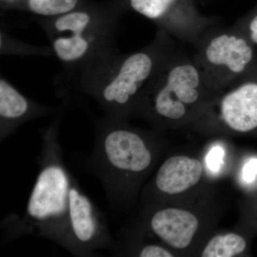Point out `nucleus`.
<instances>
[{
  "label": "nucleus",
  "instance_id": "nucleus-1",
  "mask_svg": "<svg viewBox=\"0 0 257 257\" xmlns=\"http://www.w3.org/2000/svg\"><path fill=\"white\" fill-rule=\"evenodd\" d=\"M60 113L42 134L40 171L23 216L3 221L4 237L13 241L25 235L46 238L62 246L68 221L69 194L73 177L64 165L58 140Z\"/></svg>",
  "mask_w": 257,
  "mask_h": 257
},
{
  "label": "nucleus",
  "instance_id": "nucleus-2",
  "mask_svg": "<svg viewBox=\"0 0 257 257\" xmlns=\"http://www.w3.org/2000/svg\"><path fill=\"white\" fill-rule=\"evenodd\" d=\"M170 49L162 36L150 46L124 56L114 53L83 76L82 90L92 96L104 117L124 121L135 111Z\"/></svg>",
  "mask_w": 257,
  "mask_h": 257
},
{
  "label": "nucleus",
  "instance_id": "nucleus-3",
  "mask_svg": "<svg viewBox=\"0 0 257 257\" xmlns=\"http://www.w3.org/2000/svg\"><path fill=\"white\" fill-rule=\"evenodd\" d=\"M153 161L147 138L124 121L104 117L96 123L94 148L86 168L100 181L111 207L124 203Z\"/></svg>",
  "mask_w": 257,
  "mask_h": 257
},
{
  "label": "nucleus",
  "instance_id": "nucleus-4",
  "mask_svg": "<svg viewBox=\"0 0 257 257\" xmlns=\"http://www.w3.org/2000/svg\"><path fill=\"white\" fill-rule=\"evenodd\" d=\"M112 18L77 8L43 23L52 50L66 68L87 74L112 55Z\"/></svg>",
  "mask_w": 257,
  "mask_h": 257
},
{
  "label": "nucleus",
  "instance_id": "nucleus-5",
  "mask_svg": "<svg viewBox=\"0 0 257 257\" xmlns=\"http://www.w3.org/2000/svg\"><path fill=\"white\" fill-rule=\"evenodd\" d=\"M208 85L194 59L171 53L157 71L144 92L136 109L144 110L155 119L179 121L197 104Z\"/></svg>",
  "mask_w": 257,
  "mask_h": 257
},
{
  "label": "nucleus",
  "instance_id": "nucleus-6",
  "mask_svg": "<svg viewBox=\"0 0 257 257\" xmlns=\"http://www.w3.org/2000/svg\"><path fill=\"white\" fill-rule=\"evenodd\" d=\"M254 60L253 44L243 32L234 30L206 37L194 59L214 92H220L247 74Z\"/></svg>",
  "mask_w": 257,
  "mask_h": 257
},
{
  "label": "nucleus",
  "instance_id": "nucleus-7",
  "mask_svg": "<svg viewBox=\"0 0 257 257\" xmlns=\"http://www.w3.org/2000/svg\"><path fill=\"white\" fill-rule=\"evenodd\" d=\"M64 249L76 256H96V250L117 252L104 216L72 179L69 194L68 221L64 235Z\"/></svg>",
  "mask_w": 257,
  "mask_h": 257
},
{
  "label": "nucleus",
  "instance_id": "nucleus-8",
  "mask_svg": "<svg viewBox=\"0 0 257 257\" xmlns=\"http://www.w3.org/2000/svg\"><path fill=\"white\" fill-rule=\"evenodd\" d=\"M220 92L217 114L226 127L239 133L257 128V75L248 72Z\"/></svg>",
  "mask_w": 257,
  "mask_h": 257
},
{
  "label": "nucleus",
  "instance_id": "nucleus-9",
  "mask_svg": "<svg viewBox=\"0 0 257 257\" xmlns=\"http://www.w3.org/2000/svg\"><path fill=\"white\" fill-rule=\"evenodd\" d=\"M57 110L55 107L37 104L5 78L0 79V141H4L29 120L52 114Z\"/></svg>",
  "mask_w": 257,
  "mask_h": 257
},
{
  "label": "nucleus",
  "instance_id": "nucleus-10",
  "mask_svg": "<svg viewBox=\"0 0 257 257\" xmlns=\"http://www.w3.org/2000/svg\"><path fill=\"white\" fill-rule=\"evenodd\" d=\"M152 232L171 247H188L199 227L192 213L177 208H165L152 214L149 221Z\"/></svg>",
  "mask_w": 257,
  "mask_h": 257
},
{
  "label": "nucleus",
  "instance_id": "nucleus-11",
  "mask_svg": "<svg viewBox=\"0 0 257 257\" xmlns=\"http://www.w3.org/2000/svg\"><path fill=\"white\" fill-rule=\"evenodd\" d=\"M202 172V165L199 160L186 156L172 157L159 169L155 186L162 194H180L195 186Z\"/></svg>",
  "mask_w": 257,
  "mask_h": 257
},
{
  "label": "nucleus",
  "instance_id": "nucleus-12",
  "mask_svg": "<svg viewBox=\"0 0 257 257\" xmlns=\"http://www.w3.org/2000/svg\"><path fill=\"white\" fill-rule=\"evenodd\" d=\"M130 8L149 20L170 23L179 10L192 8L190 0H128Z\"/></svg>",
  "mask_w": 257,
  "mask_h": 257
},
{
  "label": "nucleus",
  "instance_id": "nucleus-13",
  "mask_svg": "<svg viewBox=\"0 0 257 257\" xmlns=\"http://www.w3.org/2000/svg\"><path fill=\"white\" fill-rule=\"evenodd\" d=\"M246 242L242 236L229 233L214 236L208 242L203 257H232L244 251Z\"/></svg>",
  "mask_w": 257,
  "mask_h": 257
},
{
  "label": "nucleus",
  "instance_id": "nucleus-14",
  "mask_svg": "<svg viewBox=\"0 0 257 257\" xmlns=\"http://www.w3.org/2000/svg\"><path fill=\"white\" fill-rule=\"evenodd\" d=\"M25 3L31 13L50 19L77 9L79 0H25Z\"/></svg>",
  "mask_w": 257,
  "mask_h": 257
},
{
  "label": "nucleus",
  "instance_id": "nucleus-15",
  "mask_svg": "<svg viewBox=\"0 0 257 257\" xmlns=\"http://www.w3.org/2000/svg\"><path fill=\"white\" fill-rule=\"evenodd\" d=\"M138 256L140 257H172L173 255L168 250L159 245L148 244L140 248Z\"/></svg>",
  "mask_w": 257,
  "mask_h": 257
},
{
  "label": "nucleus",
  "instance_id": "nucleus-16",
  "mask_svg": "<svg viewBox=\"0 0 257 257\" xmlns=\"http://www.w3.org/2000/svg\"><path fill=\"white\" fill-rule=\"evenodd\" d=\"M224 151L220 147H216L212 149L207 157V165L211 170H219L221 163H222Z\"/></svg>",
  "mask_w": 257,
  "mask_h": 257
},
{
  "label": "nucleus",
  "instance_id": "nucleus-17",
  "mask_svg": "<svg viewBox=\"0 0 257 257\" xmlns=\"http://www.w3.org/2000/svg\"><path fill=\"white\" fill-rule=\"evenodd\" d=\"M246 32H243L253 45H257V14L248 20Z\"/></svg>",
  "mask_w": 257,
  "mask_h": 257
},
{
  "label": "nucleus",
  "instance_id": "nucleus-18",
  "mask_svg": "<svg viewBox=\"0 0 257 257\" xmlns=\"http://www.w3.org/2000/svg\"><path fill=\"white\" fill-rule=\"evenodd\" d=\"M257 175V159H251L246 164L243 170V179L248 182H252Z\"/></svg>",
  "mask_w": 257,
  "mask_h": 257
}]
</instances>
